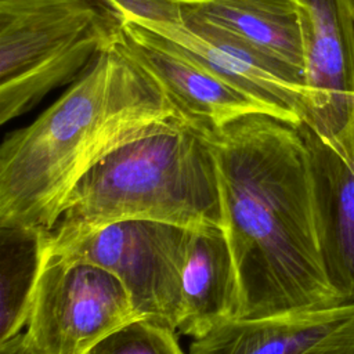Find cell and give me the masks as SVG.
Wrapping results in <instances>:
<instances>
[{
	"mask_svg": "<svg viewBox=\"0 0 354 354\" xmlns=\"http://www.w3.org/2000/svg\"><path fill=\"white\" fill-rule=\"evenodd\" d=\"M205 134L238 272V318L344 303L324 266L308 153L297 124L259 112Z\"/></svg>",
	"mask_w": 354,
	"mask_h": 354,
	"instance_id": "cell-1",
	"label": "cell"
},
{
	"mask_svg": "<svg viewBox=\"0 0 354 354\" xmlns=\"http://www.w3.org/2000/svg\"><path fill=\"white\" fill-rule=\"evenodd\" d=\"M180 7L184 14L234 35L304 77L295 0H180Z\"/></svg>",
	"mask_w": 354,
	"mask_h": 354,
	"instance_id": "cell-13",
	"label": "cell"
},
{
	"mask_svg": "<svg viewBox=\"0 0 354 354\" xmlns=\"http://www.w3.org/2000/svg\"><path fill=\"white\" fill-rule=\"evenodd\" d=\"M297 127L308 153L326 275L342 301L354 303V116L326 137L304 123Z\"/></svg>",
	"mask_w": 354,
	"mask_h": 354,
	"instance_id": "cell-10",
	"label": "cell"
},
{
	"mask_svg": "<svg viewBox=\"0 0 354 354\" xmlns=\"http://www.w3.org/2000/svg\"><path fill=\"white\" fill-rule=\"evenodd\" d=\"M122 19L137 18L153 22H177L181 17L180 0H105Z\"/></svg>",
	"mask_w": 354,
	"mask_h": 354,
	"instance_id": "cell-16",
	"label": "cell"
},
{
	"mask_svg": "<svg viewBox=\"0 0 354 354\" xmlns=\"http://www.w3.org/2000/svg\"><path fill=\"white\" fill-rule=\"evenodd\" d=\"M141 319L129 292L93 263L44 256L26 322L40 354H87L119 328Z\"/></svg>",
	"mask_w": 354,
	"mask_h": 354,
	"instance_id": "cell-6",
	"label": "cell"
},
{
	"mask_svg": "<svg viewBox=\"0 0 354 354\" xmlns=\"http://www.w3.org/2000/svg\"><path fill=\"white\" fill-rule=\"evenodd\" d=\"M300 18L307 104L303 120L319 136L354 116V0H295Z\"/></svg>",
	"mask_w": 354,
	"mask_h": 354,
	"instance_id": "cell-8",
	"label": "cell"
},
{
	"mask_svg": "<svg viewBox=\"0 0 354 354\" xmlns=\"http://www.w3.org/2000/svg\"><path fill=\"white\" fill-rule=\"evenodd\" d=\"M188 354H354V303L231 319L194 339Z\"/></svg>",
	"mask_w": 354,
	"mask_h": 354,
	"instance_id": "cell-11",
	"label": "cell"
},
{
	"mask_svg": "<svg viewBox=\"0 0 354 354\" xmlns=\"http://www.w3.org/2000/svg\"><path fill=\"white\" fill-rule=\"evenodd\" d=\"M184 120L120 39L0 147V227L48 232L77 181L115 149Z\"/></svg>",
	"mask_w": 354,
	"mask_h": 354,
	"instance_id": "cell-2",
	"label": "cell"
},
{
	"mask_svg": "<svg viewBox=\"0 0 354 354\" xmlns=\"http://www.w3.org/2000/svg\"><path fill=\"white\" fill-rule=\"evenodd\" d=\"M239 307L238 272L224 228H191L177 330L199 339L236 319Z\"/></svg>",
	"mask_w": 354,
	"mask_h": 354,
	"instance_id": "cell-12",
	"label": "cell"
},
{
	"mask_svg": "<svg viewBox=\"0 0 354 354\" xmlns=\"http://www.w3.org/2000/svg\"><path fill=\"white\" fill-rule=\"evenodd\" d=\"M122 24L105 0H0V123L76 82Z\"/></svg>",
	"mask_w": 354,
	"mask_h": 354,
	"instance_id": "cell-4",
	"label": "cell"
},
{
	"mask_svg": "<svg viewBox=\"0 0 354 354\" xmlns=\"http://www.w3.org/2000/svg\"><path fill=\"white\" fill-rule=\"evenodd\" d=\"M191 228L122 220L46 248V254L100 266L124 285L141 319L177 332Z\"/></svg>",
	"mask_w": 354,
	"mask_h": 354,
	"instance_id": "cell-5",
	"label": "cell"
},
{
	"mask_svg": "<svg viewBox=\"0 0 354 354\" xmlns=\"http://www.w3.org/2000/svg\"><path fill=\"white\" fill-rule=\"evenodd\" d=\"M0 354H40L26 332H18L14 336L0 342Z\"/></svg>",
	"mask_w": 354,
	"mask_h": 354,
	"instance_id": "cell-17",
	"label": "cell"
},
{
	"mask_svg": "<svg viewBox=\"0 0 354 354\" xmlns=\"http://www.w3.org/2000/svg\"><path fill=\"white\" fill-rule=\"evenodd\" d=\"M87 354H184L176 330L136 319L108 335Z\"/></svg>",
	"mask_w": 354,
	"mask_h": 354,
	"instance_id": "cell-15",
	"label": "cell"
},
{
	"mask_svg": "<svg viewBox=\"0 0 354 354\" xmlns=\"http://www.w3.org/2000/svg\"><path fill=\"white\" fill-rule=\"evenodd\" d=\"M120 44L162 86L184 120L198 130H214L249 113L274 116L264 104L181 46L133 19H123Z\"/></svg>",
	"mask_w": 354,
	"mask_h": 354,
	"instance_id": "cell-7",
	"label": "cell"
},
{
	"mask_svg": "<svg viewBox=\"0 0 354 354\" xmlns=\"http://www.w3.org/2000/svg\"><path fill=\"white\" fill-rule=\"evenodd\" d=\"M46 245L47 232L0 227V342L28 322Z\"/></svg>",
	"mask_w": 354,
	"mask_h": 354,
	"instance_id": "cell-14",
	"label": "cell"
},
{
	"mask_svg": "<svg viewBox=\"0 0 354 354\" xmlns=\"http://www.w3.org/2000/svg\"><path fill=\"white\" fill-rule=\"evenodd\" d=\"M126 19L173 40L221 77L264 104L274 116L293 124L303 120L307 104L304 77L234 35L183 11L177 22Z\"/></svg>",
	"mask_w": 354,
	"mask_h": 354,
	"instance_id": "cell-9",
	"label": "cell"
},
{
	"mask_svg": "<svg viewBox=\"0 0 354 354\" xmlns=\"http://www.w3.org/2000/svg\"><path fill=\"white\" fill-rule=\"evenodd\" d=\"M122 220L224 228L217 163L205 131L177 120L106 155L66 196L46 248Z\"/></svg>",
	"mask_w": 354,
	"mask_h": 354,
	"instance_id": "cell-3",
	"label": "cell"
}]
</instances>
